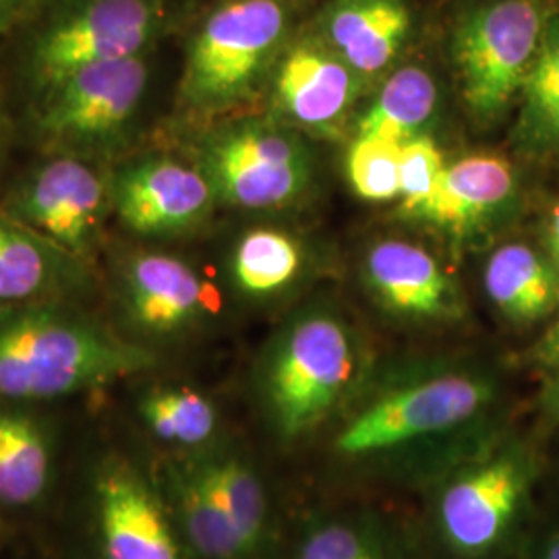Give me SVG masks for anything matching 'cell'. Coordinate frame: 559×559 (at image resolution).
I'll return each mask as SVG.
<instances>
[{
  "label": "cell",
  "mask_w": 559,
  "mask_h": 559,
  "mask_svg": "<svg viewBox=\"0 0 559 559\" xmlns=\"http://www.w3.org/2000/svg\"><path fill=\"white\" fill-rule=\"evenodd\" d=\"M498 378L471 360L369 373L316 445L325 475L353 487L415 491L506 429Z\"/></svg>",
  "instance_id": "1"
},
{
  "label": "cell",
  "mask_w": 559,
  "mask_h": 559,
  "mask_svg": "<svg viewBox=\"0 0 559 559\" xmlns=\"http://www.w3.org/2000/svg\"><path fill=\"white\" fill-rule=\"evenodd\" d=\"M371 373L357 328L330 305L293 313L255 369L261 423L280 452L316 448Z\"/></svg>",
  "instance_id": "2"
},
{
  "label": "cell",
  "mask_w": 559,
  "mask_h": 559,
  "mask_svg": "<svg viewBox=\"0 0 559 559\" xmlns=\"http://www.w3.org/2000/svg\"><path fill=\"white\" fill-rule=\"evenodd\" d=\"M539 440L506 427L429 480L417 524L429 559H510L533 524Z\"/></svg>",
  "instance_id": "3"
},
{
  "label": "cell",
  "mask_w": 559,
  "mask_h": 559,
  "mask_svg": "<svg viewBox=\"0 0 559 559\" xmlns=\"http://www.w3.org/2000/svg\"><path fill=\"white\" fill-rule=\"evenodd\" d=\"M156 362L150 348L62 300L0 307V400L69 399L150 371Z\"/></svg>",
  "instance_id": "4"
},
{
  "label": "cell",
  "mask_w": 559,
  "mask_h": 559,
  "mask_svg": "<svg viewBox=\"0 0 559 559\" xmlns=\"http://www.w3.org/2000/svg\"><path fill=\"white\" fill-rule=\"evenodd\" d=\"M288 9L282 0H226L193 34L179 85L180 106L218 117L249 100L282 50Z\"/></svg>",
  "instance_id": "5"
},
{
  "label": "cell",
  "mask_w": 559,
  "mask_h": 559,
  "mask_svg": "<svg viewBox=\"0 0 559 559\" xmlns=\"http://www.w3.org/2000/svg\"><path fill=\"white\" fill-rule=\"evenodd\" d=\"M547 13L543 0H477L452 29L460 98L479 124L501 119L531 73Z\"/></svg>",
  "instance_id": "6"
},
{
  "label": "cell",
  "mask_w": 559,
  "mask_h": 559,
  "mask_svg": "<svg viewBox=\"0 0 559 559\" xmlns=\"http://www.w3.org/2000/svg\"><path fill=\"white\" fill-rule=\"evenodd\" d=\"M166 23L164 0H60L27 36L25 73L41 94L90 64L150 55Z\"/></svg>",
  "instance_id": "7"
},
{
  "label": "cell",
  "mask_w": 559,
  "mask_h": 559,
  "mask_svg": "<svg viewBox=\"0 0 559 559\" xmlns=\"http://www.w3.org/2000/svg\"><path fill=\"white\" fill-rule=\"evenodd\" d=\"M198 166L216 200L239 210H280L309 189L313 166L299 135L265 120H239L203 138Z\"/></svg>",
  "instance_id": "8"
},
{
  "label": "cell",
  "mask_w": 559,
  "mask_h": 559,
  "mask_svg": "<svg viewBox=\"0 0 559 559\" xmlns=\"http://www.w3.org/2000/svg\"><path fill=\"white\" fill-rule=\"evenodd\" d=\"M150 55L90 64L40 94L36 129L62 154L115 150L140 115Z\"/></svg>",
  "instance_id": "9"
},
{
  "label": "cell",
  "mask_w": 559,
  "mask_h": 559,
  "mask_svg": "<svg viewBox=\"0 0 559 559\" xmlns=\"http://www.w3.org/2000/svg\"><path fill=\"white\" fill-rule=\"evenodd\" d=\"M90 528L98 559H193L152 468L106 452L90 475Z\"/></svg>",
  "instance_id": "10"
},
{
  "label": "cell",
  "mask_w": 559,
  "mask_h": 559,
  "mask_svg": "<svg viewBox=\"0 0 559 559\" xmlns=\"http://www.w3.org/2000/svg\"><path fill=\"white\" fill-rule=\"evenodd\" d=\"M110 205V180L75 154L44 162L13 191L4 214L85 263Z\"/></svg>",
  "instance_id": "11"
},
{
  "label": "cell",
  "mask_w": 559,
  "mask_h": 559,
  "mask_svg": "<svg viewBox=\"0 0 559 559\" xmlns=\"http://www.w3.org/2000/svg\"><path fill=\"white\" fill-rule=\"evenodd\" d=\"M108 180L112 210L129 230L140 235L166 237L195 230L218 201L198 164L168 156L127 162Z\"/></svg>",
  "instance_id": "12"
},
{
  "label": "cell",
  "mask_w": 559,
  "mask_h": 559,
  "mask_svg": "<svg viewBox=\"0 0 559 559\" xmlns=\"http://www.w3.org/2000/svg\"><path fill=\"white\" fill-rule=\"evenodd\" d=\"M119 302L131 330L150 340L187 334L218 307L212 288L187 261L156 251L122 261Z\"/></svg>",
  "instance_id": "13"
},
{
  "label": "cell",
  "mask_w": 559,
  "mask_h": 559,
  "mask_svg": "<svg viewBox=\"0 0 559 559\" xmlns=\"http://www.w3.org/2000/svg\"><path fill=\"white\" fill-rule=\"evenodd\" d=\"M282 559H429L417 524L367 501L309 510L288 528Z\"/></svg>",
  "instance_id": "14"
},
{
  "label": "cell",
  "mask_w": 559,
  "mask_h": 559,
  "mask_svg": "<svg viewBox=\"0 0 559 559\" xmlns=\"http://www.w3.org/2000/svg\"><path fill=\"white\" fill-rule=\"evenodd\" d=\"M362 280L383 313L417 325H443L464 318L459 284L436 255L415 242L385 239L362 261Z\"/></svg>",
  "instance_id": "15"
},
{
  "label": "cell",
  "mask_w": 559,
  "mask_h": 559,
  "mask_svg": "<svg viewBox=\"0 0 559 559\" xmlns=\"http://www.w3.org/2000/svg\"><path fill=\"white\" fill-rule=\"evenodd\" d=\"M360 80L323 41H299L276 67V108L311 133L336 135L359 98Z\"/></svg>",
  "instance_id": "16"
},
{
  "label": "cell",
  "mask_w": 559,
  "mask_h": 559,
  "mask_svg": "<svg viewBox=\"0 0 559 559\" xmlns=\"http://www.w3.org/2000/svg\"><path fill=\"white\" fill-rule=\"evenodd\" d=\"M152 471L193 559H251L195 454L162 456Z\"/></svg>",
  "instance_id": "17"
},
{
  "label": "cell",
  "mask_w": 559,
  "mask_h": 559,
  "mask_svg": "<svg viewBox=\"0 0 559 559\" xmlns=\"http://www.w3.org/2000/svg\"><path fill=\"white\" fill-rule=\"evenodd\" d=\"M404 0H334L321 20V41L360 78L385 71L411 34Z\"/></svg>",
  "instance_id": "18"
},
{
  "label": "cell",
  "mask_w": 559,
  "mask_h": 559,
  "mask_svg": "<svg viewBox=\"0 0 559 559\" xmlns=\"http://www.w3.org/2000/svg\"><path fill=\"white\" fill-rule=\"evenodd\" d=\"M514 193L512 164L500 156L475 154L448 164L438 191L413 218L443 230L464 233L498 216Z\"/></svg>",
  "instance_id": "19"
},
{
  "label": "cell",
  "mask_w": 559,
  "mask_h": 559,
  "mask_svg": "<svg viewBox=\"0 0 559 559\" xmlns=\"http://www.w3.org/2000/svg\"><path fill=\"white\" fill-rule=\"evenodd\" d=\"M83 282L81 261L0 214V307L62 300Z\"/></svg>",
  "instance_id": "20"
},
{
  "label": "cell",
  "mask_w": 559,
  "mask_h": 559,
  "mask_svg": "<svg viewBox=\"0 0 559 559\" xmlns=\"http://www.w3.org/2000/svg\"><path fill=\"white\" fill-rule=\"evenodd\" d=\"M135 413L162 456L195 454L228 436L218 404L185 383L150 385L138 399Z\"/></svg>",
  "instance_id": "21"
},
{
  "label": "cell",
  "mask_w": 559,
  "mask_h": 559,
  "mask_svg": "<svg viewBox=\"0 0 559 559\" xmlns=\"http://www.w3.org/2000/svg\"><path fill=\"white\" fill-rule=\"evenodd\" d=\"M483 286L501 318L520 328L558 313L556 267L528 245L510 242L496 249L485 263Z\"/></svg>",
  "instance_id": "22"
},
{
  "label": "cell",
  "mask_w": 559,
  "mask_h": 559,
  "mask_svg": "<svg viewBox=\"0 0 559 559\" xmlns=\"http://www.w3.org/2000/svg\"><path fill=\"white\" fill-rule=\"evenodd\" d=\"M55 440L36 415L0 408V506L25 510L40 503L55 479Z\"/></svg>",
  "instance_id": "23"
},
{
  "label": "cell",
  "mask_w": 559,
  "mask_h": 559,
  "mask_svg": "<svg viewBox=\"0 0 559 559\" xmlns=\"http://www.w3.org/2000/svg\"><path fill=\"white\" fill-rule=\"evenodd\" d=\"M440 108V87L433 75L419 64L396 69L367 106L357 135H381L404 141L420 138Z\"/></svg>",
  "instance_id": "24"
},
{
  "label": "cell",
  "mask_w": 559,
  "mask_h": 559,
  "mask_svg": "<svg viewBox=\"0 0 559 559\" xmlns=\"http://www.w3.org/2000/svg\"><path fill=\"white\" fill-rule=\"evenodd\" d=\"M519 145L535 156L559 152V13L549 15L539 50L522 87Z\"/></svg>",
  "instance_id": "25"
},
{
  "label": "cell",
  "mask_w": 559,
  "mask_h": 559,
  "mask_svg": "<svg viewBox=\"0 0 559 559\" xmlns=\"http://www.w3.org/2000/svg\"><path fill=\"white\" fill-rule=\"evenodd\" d=\"M302 267V251L290 235L274 228H255L240 237L230 274L242 297L270 299L284 293Z\"/></svg>",
  "instance_id": "26"
},
{
  "label": "cell",
  "mask_w": 559,
  "mask_h": 559,
  "mask_svg": "<svg viewBox=\"0 0 559 559\" xmlns=\"http://www.w3.org/2000/svg\"><path fill=\"white\" fill-rule=\"evenodd\" d=\"M400 141L357 135L346 156V173L355 193L367 201L400 198Z\"/></svg>",
  "instance_id": "27"
},
{
  "label": "cell",
  "mask_w": 559,
  "mask_h": 559,
  "mask_svg": "<svg viewBox=\"0 0 559 559\" xmlns=\"http://www.w3.org/2000/svg\"><path fill=\"white\" fill-rule=\"evenodd\" d=\"M448 164L436 141L420 135L402 143L400 198L402 212L413 216L438 191Z\"/></svg>",
  "instance_id": "28"
},
{
  "label": "cell",
  "mask_w": 559,
  "mask_h": 559,
  "mask_svg": "<svg viewBox=\"0 0 559 559\" xmlns=\"http://www.w3.org/2000/svg\"><path fill=\"white\" fill-rule=\"evenodd\" d=\"M520 559H559V514L528 528L520 545Z\"/></svg>",
  "instance_id": "29"
},
{
  "label": "cell",
  "mask_w": 559,
  "mask_h": 559,
  "mask_svg": "<svg viewBox=\"0 0 559 559\" xmlns=\"http://www.w3.org/2000/svg\"><path fill=\"white\" fill-rule=\"evenodd\" d=\"M537 429L543 436L559 429V367L549 371L537 400Z\"/></svg>",
  "instance_id": "30"
},
{
  "label": "cell",
  "mask_w": 559,
  "mask_h": 559,
  "mask_svg": "<svg viewBox=\"0 0 559 559\" xmlns=\"http://www.w3.org/2000/svg\"><path fill=\"white\" fill-rule=\"evenodd\" d=\"M533 360L543 367L545 371H554L559 367V309L554 316L551 325L545 330L540 336L535 350H533Z\"/></svg>",
  "instance_id": "31"
},
{
  "label": "cell",
  "mask_w": 559,
  "mask_h": 559,
  "mask_svg": "<svg viewBox=\"0 0 559 559\" xmlns=\"http://www.w3.org/2000/svg\"><path fill=\"white\" fill-rule=\"evenodd\" d=\"M38 0H0V36L27 20Z\"/></svg>",
  "instance_id": "32"
},
{
  "label": "cell",
  "mask_w": 559,
  "mask_h": 559,
  "mask_svg": "<svg viewBox=\"0 0 559 559\" xmlns=\"http://www.w3.org/2000/svg\"><path fill=\"white\" fill-rule=\"evenodd\" d=\"M549 245H551V253H554V260H556L554 267H556L559 282V203L554 207L551 218H549Z\"/></svg>",
  "instance_id": "33"
}]
</instances>
